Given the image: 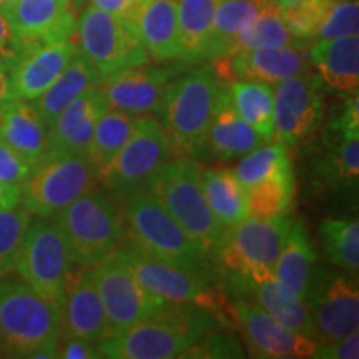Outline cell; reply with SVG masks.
I'll use <instances>...</instances> for the list:
<instances>
[{"mask_svg":"<svg viewBox=\"0 0 359 359\" xmlns=\"http://www.w3.org/2000/svg\"><path fill=\"white\" fill-rule=\"evenodd\" d=\"M77 48L107 80L118 72L150 64L137 25L132 19L93 6L83 7L75 27Z\"/></svg>","mask_w":359,"mask_h":359,"instance_id":"9c48e42d","label":"cell"},{"mask_svg":"<svg viewBox=\"0 0 359 359\" xmlns=\"http://www.w3.org/2000/svg\"><path fill=\"white\" fill-rule=\"evenodd\" d=\"M309 45L311 42H299L281 47L241 50L215 60L213 65L223 82L253 80L275 85L281 80L311 70Z\"/></svg>","mask_w":359,"mask_h":359,"instance_id":"ac0fdd59","label":"cell"},{"mask_svg":"<svg viewBox=\"0 0 359 359\" xmlns=\"http://www.w3.org/2000/svg\"><path fill=\"white\" fill-rule=\"evenodd\" d=\"M0 138L19 154L30 168L47 154L48 128L32 102L11 98L0 107Z\"/></svg>","mask_w":359,"mask_h":359,"instance_id":"d4e9b609","label":"cell"},{"mask_svg":"<svg viewBox=\"0 0 359 359\" xmlns=\"http://www.w3.org/2000/svg\"><path fill=\"white\" fill-rule=\"evenodd\" d=\"M0 327L8 358H58L60 311L19 276L0 278Z\"/></svg>","mask_w":359,"mask_h":359,"instance_id":"277c9868","label":"cell"},{"mask_svg":"<svg viewBox=\"0 0 359 359\" xmlns=\"http://www.w3.org/2000/svg\"><path fill=\"white\" fill-rule=\"evenodd\" d=\"M325 83L316 72H304L275 83V133L276 142L296 147L309 137L323 118Z\"/></svg>","mask_w":359,"mask_h":359,"instance_id":"9a60e30c","label":"cell"},{"mask_svg":"<svg viewBox=\"0 0 359 359\" xmlns=\"http://www.w3.org/2000/svg\"><path fill=\"white\" fill-rule=\"evenodd\" d=\"M222 326L208 309L175 303L167 311L138 323L123 333L98 341L102 358L172 359L196 343L201 336Z\"/></svg>","mask_w":359,"mask_h":359,"instance_id":"3957f363","label":"cell"},{"mask_svg":"<svg viewBox=\"0 0 359 359\" xmlns=\"http://www.w3.org/2000/svg\"><path fill=\"white\" fill-rule=\"evenodd\" d=\"M100 83L102 79L98 77L93 65L77 48V52L70 58L69 64L62 70V74L32 103L37 109L39 115L42 116L47 128H50L67 105H70L75 98L82 95L88 87Z\"/></svg>","mask_w":359,"mask_h":359,"instance_id":"4316f807","label":"cell"},{"mask_svg":"<svg viewBox=\"0 0 359 359\" xmlns=\"http://www.w3.org/2000/svg\"><path fill=\"white\" fill-rule=\"evenodd\" d=\"M218 0H178L177 22L182 55L185 64L208 60V43L212 34L215 7Z\"/></svg>","mask_w":359,"mask_h":359,"instance_id":"f546056e","label":"cell"},{"mask_svg":"<svg viewBox=\"0 0 359 359\" xmlns=\"http://www.w3.org/2000/svg\"><path fill=\"white\" fill-rule=\"evenodd\" d=\"M201 188L206 203L222 230H228L250 217L248 196L245 188L238 182L235 170L203 168Z\"/></svg>","mask_w":359,"mask_h":359,"instance_id":"f1b7e54d","label":"cell"},{"mask_svg":"<svg viewBox=\"0 0 359 359\" xmlns=\"http://www.w3.org/2000/svg\"><path fill=\"white\" fill-rule=\"evenodd\" d=\"M19 201H20V193L11 191V190H7V188H4L2 185H0V206L19 203Z\"/></svg>","mask_w":359,"mask_h":359,"instance_id":"816d5d0a","label":"cell"},{"mask_svg":"<svg viewBox=\"0 0 359 359\" xmlns=\"http://www.w3.org/2000/svg\"><path fill=\"white\" fill-rule=\"evenodd\" d=\"M359 4L358 0H331L318 29L316 39H336L358 35Z\"/></svg>","mask_w":359,"mask_h":359,"instance_id":"60d3db41","label":"cell"},{"mask_svg":"<svg viewBox=\"0 0 359 359\" xmlns=\"http://www.w3.org/2000/svg\"><path fill=\"white\" fill-rule=\"evenodd\" d=\"M118 198L125 236L165 263L217 280L213 258L187 235L167 210L148 193L137 188Z\"/></svg>","mask_w":359,"mask_h":359,"instance_id":"6da1fadb","label":"cell"},{"mask_svg":"<svg viewBox=\"0 0 359 359\" xmlns=\"http://www.w3.org/2000/svg\"><path fill=\"white\" fill-rule=\"evenodd\" d=\"M313 358L318 359H358L359 358V334L353 331L339 341L316 344Z\"/></svg>","mask_w":359,"mask_h":359,"instance_id":"f6af8a7d","label":"cell"},{"mask_svg":"<svg viewBox=\"0 0 359 359\" xmlns=\"http://www.w3.org/2000/svg\"><path fill=\"white\" fill-rule=\"evenodd\" d=\"M250 291L255 294V302L281 326L311 338V323H309L306 304L302 298L285 288L275 276L257 283L251 286Z\"/></svg>","mask_w":359,"mask_h":359,"instance_id":"1f68e13d","label":"cell"},{"mask_svg":"<svg viewBox=\"0 0 359 359\" xmlns=\"http://www.w3.org/2000/svg\"><path fill=\"white\" fill-rule=\"evenodd\" d=\"M233 325L240 330L251 358L298 359L313 358L316 343L308 336L286 330L257 302L241 298L230 302Z\"/></svg>","mask_w":359,"mask_h":359,"instance_id":"2e32d148","label":"cell"},{"mask_svg":"<svg viewBox=\"0 0 359 359\" xmlns=\"http://www.w3.org/2000/svg\"><path fill=\"white\" fill-rule=\"evenodd\" d=\"M29 163L13 148L0 138V185L20 193V188L30 173Z\"/></svg>","mask_w":359,"mask_h":359,"instance_id":"7bdbcfd3","label":"cell"},{"mask_svg":"<svg viewBox=\"0 0 359 359\" xmlns=\"http://www.w3.org/2000/svg\"><path fill=\"white\" fill-rule=\"evenodd\" d=\"M201 172L203 167L196 158L177 156L161 165L143 188L215 259L223 230L206 203Z\"/></svg>","mask_w":359,"mask_h":359,"instance_id":"8992f818","label":"cell"},{"mask_svg":"<svg viewBox=\"0 0 359 359\" xmlns=\"http://www.w3.org/2000/svg\"><path fill=\"white\" fill-rule=\"evenodd\" d=\"M326 257L336 266L356 276L359 271V223L356 218H327L320 226Z\"/></svg>","mask_w":359,"mask_h":359,"instance_id":"8d00e7d4","label":"cell"},{"mask_svg":"<svg viewBox=\"0 0 359 359\" xmlns=\"http://www.w3.org/2000/svg\"><path fill=\"white\" fill-rule=\"evenodd\" d=\"M351 273L314 264L303 302L306 304L314 343H331L358 331L359 291Z\"/></svg>","mask_w":359,"mask_h":359,"instance_id":"7c38bea8","label":"cell"},{"mask_svg":"<svg viewBox=\"0 0 359 359\" xmlns=\"http://www.w3.org/2000/svg\"><path fill=\"white\" fill-rule=\"evenodd\" d=\"M327 130L343 135L344 138H359V98L356 93L336 107Z\"/></svg>","mask_w":359,"mask_h":359,"instance_id":"ee69618b","label":"cell"},{"mask_svg":"<svg viewBox=\"0 0 359 359\" xmlns=\"http://www.w3.org/2000/svg\"><path fill=\"white\" fill-rule=\"evenodd\" d=\"M316 264V251L303 219L291 223L275 264V278L291 293L304 298L309 276Z\"/></svg>","mask_w":359,"mask_h":359,"instance_id":"83f0119b","label":"cell"},{"mask_svg":"<svg viewBox=\"0 0 359 359\" xmlns=\"http://www.w3.org/2000/svg\"><path fill=\"white\" fill-rule=\"evenodd\" d=\"M219 85L222 79L213 64L183 70L167 85L156 120L167 133L173 155L206 158V138Z\"/></svg>","mask_w":359,"mask_h":359,"instance_id":"7a4b0ae2","label":"cell"},{"mask_svg":"<svg viewBox=\"0 0 359 359\" xmlns=\"http://www.w3.org/2000/svg\"><path fill=\"white\" fill-rule=\"evenodd\" d=\"M12 92H11V83H8V74H7V67L0 60V107L4 103H7L11 100Z\"/></svg>","mask_w":359,"mask_h":359,"instance_id":"681fc988","label":"cell"},{"mask_svg":"<svg viewBox=\"0 0 359 359\" xmlns=\"http://www.w3.org/2000/svg\"><path fill=\"white\" fill-rule=\"evenodd\" d=\"M177 2L178 0H143L132 19L148 57L158 64L180 60L182 55Z\"/></svg>","mask_w":359,"mask_h":359,"instance_id":"484cf974","label":"cell"},{"mask_svg":"<svg viewBox=\"0 0 359 359\" xmlns=\"http://www.w3.org/2000/svg\"><path fill=\"white\" fill-rule=\"evenodd\" d=\"M0 356H6V346H4V334H2V327H0Z\"/></svg>","mask_w":359,"mask_h":359,"instance_id":"f5cc1de1","label":"cell"},{"mask_svg":"<svg viewBox=\"0 0 359 359\" xmlns=\"http://www.w3.org/2000/svg\"><path fill=\"white\" fill-rule=\"evenodd\" d=\"M17 53H19V47H17L15 35L0 8V60L7 67L17 57Z\"/></svg>","mask_w":359,"mask_h":359,"instance_id":"7dc6e473","label":"cell"},{"mask_svg":"<svg viewBox=\"0 0 359 359\" xmlns=\"http://www.w3.org/2000/svg\"><path fill=\"white\" fill-rule=\"evenodd\" d=\"M264 142L262 135L238 114L228 83L222 80L206 138V158L217 161L241 158Z\"/></svg>","mask_w":359,"mask_h":359,"instance_id":"7402d4cb","label":"cell"},{"mask_svg":"<svg viewBox=\"0 0 359 359\" xmlns=\"http://www.w3.org/2000/svg\"><path fill=\"white\" fill-rule=\"evenodd\" d=\"M226 83L238 114L264 140L271 142L275 133V98L271 85L253 80H231Z\"/></svg>","mask_w":359,"mask_h":359,"instance_id":"836d02e7","label":"cell"},{"mask_svg":"<svg viewBox=\"0 0 359 359\" xmlns=\"http://www.w3.org/2000/svg\"><path fill=\"white\" fill-rule=\"evenodd\" d=\"M316 172L326 185L356 188L359 177V138H344L330 132L325 135V150L316 161Z\"/></svg>","mask_w":359,"mask_h":359,"instance_id":"d6a6232c","label":"cell"},{"mask_svg":"<svg viewBox=\"0 0 359 359\" xmlns=\"http://www.w3.org/2000/svg\"><path fill=\"white\" fill-rule=\"evenodd\" d=\"M92 273L105 309V338L123 333L175 304L142 286L115 251L93 264Z\"/></svg>","mask_w":359,"mask_h":359,"instance_id":"4fadbf2b","label":"cell"},{"mask_svg":"<svg viewBox=\"0 0 359 359\" xmlns=\"http://www.w3.org/2000/svg\"><path fill=\"white\" fill-rule=\"evenodd\" d=\"M93 7L102 8V11L116 13V15L133 19L135 12L138 11L143 0H90Z\"/></svg>","mask_w":359,"mask_h":359,"instance_id":"c3c4849f","label":"cell"},{"mask_svg":"<svg viewBox=\"0 0 359 359\" xmlns=\"http://www.w3.org/2000/svg\"><path fill=\"white\" fill-rule=\"evenodd\" d=\"M64 233L77 266H93L115 251L125 235L118 205L92 188L52 218Z\"/></svg>","mask_w":359,"mask_h":359,"instance_id":"ba28073f","label":"cell"},{"mask_svg":"<svg viewBox=\"0 0 359 359\" xmlns=\"http://www.w3.org/2000/svg\"><path fill=\"white\" fill-rule=\"evenodd\" d=\"M278 7L281 8H291V7H302V6H309V4H320V2H327V0H273Z\"/></svg>","mask_w":359,"mask_h":359,"instance_id":"f907efd6","label":"cell"},{"mask_svg":"<svg viewBox=\"0 0 359 359\" xmlns=\"http://www.w3.org/2000/svg\"><path fill=\"white\" fill-rule=\"evenodd\" d=\"M0 8L15 35L19 52L75 35L77 17L70 0H13Z\"/></svg>","mask_w":359,"mask_h":359,"instance_id":"d6986e66","label":"cell"},{"mask_svg":"<svg viewBox=\"0 0 359 359\" xmlns=\"http://www.w3.org/2000/svg\"><path fill=\"white\" fill-rule=\"evenodd\" d=\"M246 351L241 348L240 339L235 334L213 330L193 343L182 358L213 359V358H245Z\"/></svg>","mask_w":359,"mask_h":359,"instance_id":"b9f144b4","label":"cell"},{"mask_svg":"<svg viewBox=\"0 0 359 359\" xmlns=\"http://www.w3.org/2000/svg\"><path fill=\"white\" fill-rule=\"evenodd\" d=\"M13 0H0V6H6V4H11Z\"/></svg>","mask_w":359,"mask_h":359,"instance_id":"11a10c76","label":"cell"},{"mask_svg":"<svg viewBox=\"0 0 359 359\" xmlns=\"http://www.w3.org/2000/svg\"><path fill=\"white\" fill-rule=\"evenodd\" d=\"M115 253L127 264L140 285L154 294L172 303L196 304L215 314L223 327L233 326L230 299L217 288L215 281L165 263L125 235L115 248Z\"/></svg>","mask_w":359,"mask_h":359,"instance_id":"52a82bcc","label":"cell"},{"mask_svg":"<svg viewBox=\"0 0 359 359\" xmlns=\"http://www.w3.org/2000/svg\"><path fill=\"white\" fill-rule=\"evenodd\" d=\"M291 223V213L271 218L248 217L223 230L215 259L228 275L233 291L243 294L257 283L275 276L278 255Z\"/></svg>","mask_w":359,"mask_h":359,"instance_id":"5b68a950","label":"cell"},{"mask_svg":"<svg viewBox=\"0 0 359 359\" xmlns=\"http://www.w3.org/2000/svg\"><path fill=\"white\" fill-rule=\"evenodd\" d=\"M273 0H218L215 7L208 60L230 57L235 40Z\"/></svg>","mask_w":359,"mask_h":359,"instance_id":"4dcf8cb0","label":"cell"},{"mask_svg":"<svg viewBox=\"0 0 359 359\" xmlns=\"http://www.w3.org/2000/svg\"><path fill=\"white\" fill-rule=\"evenodd\" d=\"M188 67L185 62H160L142 65L111 75L100 83L109 109L140 116L156 114L165 88Z\"/></svg>","mask_w":359,"mask_h":359,"instance_id":"e0dca14e","label":"cell"},{"mask_svg":"<svg viewBox=\"0 0 359 359\" xmlns=\"http://www.w3.org/2000/svg\"><path fill=\"white\" fill-rule=\"evenodd\" d=\"M135 118H137L135 115L114 109H109L98 118L87 150H85V156L97 170V173L114 158L116 151L128 140Z\"/></svg>","mask_w":359,"mask_h":359,"instance_id":"e575fe53","label":"cell"},{"mask_svg":"<svg viewBox=\"0 0 359 359\" xmlns=\"http://www.w3.org/2000/svg\"><path fill=\"white\" fill-rule=\"evenodd\" d=\"M172 158V145L158 120L140 115L135 118L128 140L97 173V178L114 196H122L145 187L147 180Z\"/></svg>","mask_w":359,"mask_h":359,"instance_id":"5bb4252c","label":"cell"},{"mask_svg":"<svg viewBox=\"0 0 359 359\" xmlns=\"http://www.w3.org/2000/svg\"><path fill=\"white\" fill-rule=\"evenodd\" d=\"M75 52L77 45L74 39L24 48L7 65L12 97L34 102L62 74Z\"/></svg>","mask_w":359,"mask_h":359,"instance_id":"ffe728a7","label":"cell"},{"mask_svg":"<svg viewBox=\"0 0 359 359\" xmlns=\"http://www.w3.org/2000/svg\"><path fill=\"white\" fill-rule=\"evenodd\" d=\"M32 218L20 201L0 206V278L11 275L15 269Z\"/></svg>","mask_w":359,"mask_h":359,"instance_id":"ab89813d","label":"cell"},{"mask_svg":"<svg viewBox=\"0 0 359 359\" xmlns=\"http://www.w3.org/2000/svg\"><path fill=\"white\" fill-rule=\"evenodd\" d=\"M293 167L246 188L250 217L271 218L291 213L294 201Z\"/></svg>","mask_w":359,"mask_h":359,"instance_id":"d590c367","label":"cell"},{"mask_svg":"<svg viewBox=\"0 0 359 359\" xmlns=\"http://www.w3.org/2000/svg\"><path fill=\"white\" fill-rule=\"evenodd\" d=\"M109 110L100 85H92L57 116L48 128L45 156L85 155L98 118ZM43 156V158H45Z\"/></svg>","mask_w":359,"mask_h":359,"instance_id":"44dd1931","label":"cell"},{"mask_svg":"<svg viewBox=\"0 0 359 359\" xmlns=\"http://www.w3.org/2000/svg\"><path fill=\"white\" fill-rule=\"evenodd\" d=\"M75 266L69 243L57 223L52 218H32L13 271L62 311Z\"/></svg>","mask_w":359,"mask_h":359,"instance_id":"30bf717a","label":"cell"},{"mask_svg":"<svg viewBox=\"0 0 359 359\" xmlns=\"http://www.w3.org/2000/svg\"><path fill=\"white\" fill-rule=\"evenodd\" d=\"M291 167L293 163H291L288 147L285 143L264 142L259 147L253 148L250 154L241 156V161L235 168V175L241 187L246 190L255 183Z\"/></svg>","mask_w":359,"mask_h":359,"instance_id":"f35d334b","label":"cell"},{"mask_svg":"<svg viewBox=\"0 0 359 359\" xmlns=\"http://www.w3.org/2000/svg\"><path fill=\"white\" fill-rule=\"evenodd\" d=\"M309 62L325 87L336 93L358 92L359 37L316 39L309 45Z\"/></svg>","mask_w":359,"mask_h":359,"instance_id":"cb8c5ba5","label":"cell"},{"mask_svg":"<svg viewBox=\"0 0 359 359\" xmlns=\"http://www.w3.org/2000/svg\"><path fill=\"white\" fill-rule=\"evenodd\" d=\"M72 2V7H77V8H83V6H85V2H87V0H70Z\"/></svg>","mask_w":359,"mask_h":359,"instance_id":"db71d44e","label":"cell"},{"mask_svg":"<svg viewBox=\"0 0 359 359\" xmlns=\"http://www.w3.org/2000/svg\"><path fill=\"white\" fill-rule=\"evenodd\" d=\"M299 43L286 27L283 20L280 7L275 2H269L262 12L258 13L257 19L246 27V29L238 35L231 48V55L241 50H253V48H266V47H281V45Z\"/></svg>","mask_w":359,"mask_h":359,"instance_id":"74e56055","label":"cell"},{"mask_svg":"<svg viewBox=\"0 0 359 359\" xmlns=\"http://www.w3.org/2000/svg\"><path fill=\"white\" fill-rule=\"evenodd\" d=\"M97 182V170L85 155L45 156L22 185L20 203L34 218H53Z\"/></svg>","mask_w":359,"mask_h":359,"instance_id":"8fae6325","label":"cell"},{"mask_svg":"<svg viewBox=\"0 0 359 359\" xmlns=\"http://www.w3.org/2000/svg\"><path fill=\"white\" fill-rule=\"evenodd\" d=\"M58 358L64 359H98L102 358L97 343L77 338V336L60 334L58 341Z\"/></svg>","mask_w":359,"mask_h":359,"instance_id":"bcb514c9","label":"cell"},{"mask_svg":"<svg viewBox=\"0 0 359 359\" xmlns=\"http://www.w3.org/2000/svg\"><path fill=\"white\" fill-rule=\"evenodd\" d=\"M62 334L98 343L107 336V320L92 266H79L67 288L60 311Z\"/></svg>","mask_w":359,"mask_h":359,"instance_id":"603a6c76","label":"cell"}]
</instances>
